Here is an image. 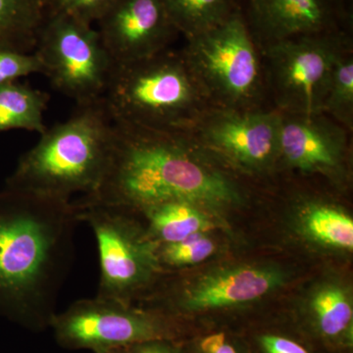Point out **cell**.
Listing matches in <instances>:
<instances>
[{
  "label": "cell",
  "mask_w": 353,
  "mask_h": 353,
  "mask_svg": "<svg viewBox=\"0 0 353 353\" xmlns=\"http://www.w3.org/2000/svg\"><path fill=\"white\" fill-rule=\"evenodd\" d=\"M179 34L185 39L217 27L240 9L236 0H162Z\"/></svg>",
  "instance_id": "19"
},
{
  "label": "cell",
  "mask_w": 353,
  "mask_h": 353,
  "mask_svg": "<svg viewBox=\"0 0 353 353\" xmlns=\"http://www.w3.org/2000/svg\"><path fill=\"white\" fill-rule=\"evenodd\" d=\"M75 204L79 219L90 225L97 239L101 264L97 296L132 303L163 270L158 245L132 216V209Z\"/></svg>",
  "instance_id": "7"
},
{
  "label": "cell",
  "mask_w": 353,
  "mask_h": 353,
  "mask_svg": "<svg viewBox=\"0 0 353 353\" xmlns=\"http://www.w3.org/2000/svg\"><path fill=\"white\" fill-rule=\"evenodd\" d=\"M34 52L53 88L77 105L103 97L114 63L92 25L48 11Z\"/></svg>",
  "instance_id": "9"
},
{
  "label": "cell",
  "mask_w": 353,
  "mask_h": 353,
  "mask_svg": "<svg viewBox=\"0 0 353 353\" xmlns=\"http://www.w3.org/2000/svg\"><path fill=\"white\" fill-rule=\"evenodd\" d=\"M323 114L334 122L353 130V50L347 48L336 59L328 92L323 106Z\"/></svg>",
  "instance_id": "21"
},
{
  "label": "cell",
  "mask_w": 353,
  "mask_h": 353,
  "mask_svg": "<svg viewBox=\"0 0 353 353\" xmlns=\"http://www.w3.org/2000/svg\"><path fill=\"white\" fill-rule=\"evenodd\" d=\"M99 353H127L126 348H113V350H105V352H101Z\"/></svg>",
  "instance_id": "28"
},
{
  "label": "cell",
  "mask_w": 353,
  "mask_h": 353,
  "mask_svg": "<svg viewBox=\"0 0 353 353\" xmlns=\"http://www.w3.org/2000/svg\"><path fill=\"white\" fill-rule=\"evenodd\" d=\"M250 31L259 50L297 37L347 31V0H248Z\"/></svg>",
  "instance_id": "12"
},
{
  "label": "cell",
  "mask_w": 353,
  "mask_h": 353,
  "mask_svg": "<svg viewBox=\"0 0 353 353\" xmlns=\"http://www.w3.org/2000/svg\"><path fill=\"white\" fill-rule=\"evenodd\" d=\"M350 46L347 30L297 37L261 48L265 85L275 109L289 114L323 113L334 64Z\"/></svg>",
  "instance_id": "6"
},
{
  "label": "cell",
  "mask_w": 353,
  "mask_h": 353,
  "mask_svg": "<svg viewBox=\"0 0 353 353\" xmlns=\"http://www.w3.org/2000/svg\"><path fill=\"white\" fill-rule=\"evenodd\" d=\"M39 73L43 74V65L36 53L0 50V85Z\"/></svg>",
  "instance_id": "23"
},
{
  "label": "cell",
  "mask_w": 353,
  "mask_h": 353,
  "mask_svg": "<svg viewBox=\"0 0 353 353\" xmlns=\"http://www.w3.org/2000/svg\"><path fill=\"white\" fill-rule=\"evenodd\" d=\"M97 23L114 64L145 59L168 50L179 34L162 0H113Z\"/></svg>",
  "instance_id": "11"
},
{
  "label": "cell",
  "mask_w": 353,
  "mask_h": 353,
  "mask_svg": "<svg viewBox=\"0 0 353 353\" xmlns=\"http://www.w3.org/2000/svg\"><path fill=\"white\" fill-rule=\"evenodd\" d=\"M79 222L75 202L0 192V315L34 331L50 327Z\"/></svg>",
  "instance_id": "2"
},
{
  "label": "cell",
  "mask_w": 353,
  "mask_h": 353,
  "mask_svg": "<svg viewBox=\"0 0 353 353\" xmlns=\"http://www.w3.org/2000/svg\"><path fill=\"white\" fill-rule=\"evenodd\" d=\"M348 132L325 114L282 112L278 162L329 178L345 175Z\"/></svg>",
  "instance_id": "13"
},
{
  "label": "cell",
  "mask_w": 353,
  "mask_h": 353,
  "mask_svg": "<svg viewBox=\"0 0 353 353\" xmlns=\"http://www.w3.org/2000/svg\"><path fill=\"white\" fill-rule=\"evenodd\" d=\"M46 15L43 0H0V50L34 52Z\"/></svg>",
  "instance_id": "16"
},
{
  "label": "cell",
  "mask_w": 353,
  "mask_h": 353,
  "mask_svg": "<svg viewBox=\"0 0 353 353\" xmlns=\"http://www.w3.org/2000/svg\"><path fill=\"white\" fill-rule=\"evenodd\" d=\"M214 252V241L204 233L192 234L176 243L157 246V257L162 269L181 268L201 263Z\"/></svg>",
  "instance_id": "22"
},
{
  "label": "cell",
  "mask_w": 353,
  "mask_h": 353,
  "mask_svg": "<svg viewBox=\"0 0 353 353\" xmlns=\"http://www.w3.org/2000/svg\"><path fill=\"white\" fill-rule=\"evenodd\" d=\"M181 353H243L226 331H214L199 336L189 347L180 345Z\"/></svg>",
  "instance_id": "26"
},
{
  "label": "cell",
  "mask_w": 353,
  "mask_h": 353,
  "mask_svg": "<svg viewBox=\"0 0 353 353\" xmlns=\"http://www.w3.org/2000/svg\"><path fill=\"white\" fill-rule=\"evenodd\" d=\"M125 348L127 353H181L179 341L168 340L145 341Z\"/></svg>",
  "instance_id": "27"
},
{
  "label": "cell",
  "mask_w": 353,
  "mask_h": 353,
  "mask_svg": "<svg viewBox=\"0 0 353 353\" xmlns=\"http://www.w3.org/2000/svg\"><path fill=\"white\" fill-rule=\"evenodd\" d=\"M347 1H350V0H347Z\"/></svg>",
  "instance_id": "30"
},
{
  "label": "cell",
  "mask_w": 353,
  "mask_h": 353,
  "mask_svg": "<svg viewBox=\"0 0 353 353\" xmlns=\"http://www.w3.org/2000/svg\"><path fill=\"white\" fill-rule=\"evenodd\" d=\"M113 0H51L48 12L63 13L92 25L99 22Z\"/></svg>",
  "instance_id": "24"
},
{
  "label": "cell",
  "mask_w": 353,
  "mask_h": 353,
  "mask_svg": "<svg viewBox=\"0 0 353 353\" xmlns=\"http://www.w3.org/2000/svg\"><path fill=\"white\" fill-rule=\"evenodd\" d=\"M50 95L18 82L0 85V132L26 130L43 134Z\"/></svg>",
  "instance_id": "18"
},
{
  "label": "cell",
  "mask_w": 353,
  "mask_h": 353,
  "mask_svg": "<svg viewBox=\"0 0 353 353\" xmlns=\"http://www.w3.org/2000/svg\"><path fill=\"white\" fill-rule=\"evenodd\" d=\"M311 325L316 336L333 347H352V304L336 285L320 290L311 301Z\"/></svg>",
  "instance_id": "17"
},
{
  "label": "cell",
  "mask_w": 353,
  "mask_h": 353,
  "mask_svg": "<svg viewBox=\"0 0 353 353\" xmlns=\"http://www.w3.org/2000/svg\"><path fill=\"white\" fill-rule=\"evenodd\" d=\"M50 327L61 347L95 353L150 341H178L181 336L175 316L99 296L76 301L55 314Z\"/></svg>",
  "instance_id": "8"
},
{
  "label": "cell",
  "mask_w": 353,
  "mask_h": 353,
  "mask_svg": "<svg viewBox=\"0 0 353 353\" xmlns=\"http://www.w3.org/2000/svg\"><path fill=\"white\" fill-rule=\"evenodd\" d=\"M44 2V4H46V7H48L50 6L51 0H43Z\"/></svg>",
  "instance_id": "29"
},
{
  "label": "cell",
  "mask_w": 353,
  "mask_h": 353,
  "mask_svg": "<svg viewBox=\"0 0 353 353\" xmlns=\"http://www.w3.org/2000/svg\"><path fill=\"white\" fill-rule=\"evenodd\" d=\"M114 122L168 132H187L212 108L182 52L114 64L103 97Z\"/></svg>",
  "instance_id": "4"
},
{
  "label": "cell",
  "mask_w": 353,
  "mask_h": 353,
  "mask_svg": "<svg viewBox=\"0 0 353 353\" xmlns=\"http://www.w3.org/2000/svg\"><path fill=\"white\" fill-rule=\"evenodd\" d=\"M18 161L6 189L71 201L92 194L108 166L113 120L103 99L77 105L63 123L46 129Z\"/></svg>",
  "instance_id": "3"
},
{
  "label": "cell",
  "mask_w": 353,
  "mask_h": 353,
  "mask_svg": "<svg viewBox=\"0 0 353 353\" xmlns=\"http://www.w3.org/2000/svg\"><path fill=\"white\" fill-rule=\"evenodd\" d=\"M241 199L234 179L189 134L113 121L112 143L101 183L77 202L139 210L185 201L215 210Z\"/></svg>",
  "instance_id": "1"
},
{
  "label": "cell",
  "mask_w": 353,
  "mask_h": 353,
  "mask_svg": "<svg viewBox=\"0 0 353 353\" xmlns=\"http://www.w3.org/2000/svg\"><path fill=\"white\" fill-rule=\"evenodd\" d=\"M303 225L311 238L323 245L352 250L353 221L340 209L312 203L303 212Z\"/></svg>",
  "instance_id": "20"
},
{
  "label": "cell",
  "mask_w": 353,
  "mask_h": 353,
  "mask_svg": "<svg viewBox=\"0 0 353 353\" xmlns=\"http://www.w3.org/2000/svg\"><path fill=\"white\" fill-rule=\"evenodd\" d=\"M134 211L146 220V234L157 245L183 241L213 227L206 209L189 201H165Z\"/></svg>",
  "instance_id": "15"
},
{
  "label": "cell",
  "mask_w": 353,
  "mask_h": 353,
  "mask_svg": "<svg viewBox=\"0 0 353 353\" xmlns=\"http://www.w3.org/2000/svg\"><path fill=\"white\" fill-rule=\"evenodd\" d=\"M181 52L212 108H263L261 52L241 9L217 27L188 39Z\"/></svg>",
  "instance_id": "5"
},
{
  "label": "cell",
  "mask_w": 353,
  "mask_h": 353,
  "mask_svg": "<svg viewBox=\"0 0 353 353\" xmlns=\"http://www.w3.org/2000/svg\"><path fill=\"white\" fill-rule=\"evenodd\" d=\"M284 279L282 272L271 267L225 269L174 290L166 299V307L173 316L234 307L266 296L280 287Z\"/></svg>",
  "instance_id": "14"
},
{
  "label": "cell",
  "mask_w": 353,
  "mask_h": 353,
  "mask_svg": "<svg viewBox=\"0 0 353 353\" xmlns=\"http://www.w3.org/2000/svg\"><path fill=\"white\" fill-rule=\"evenodd\" d=\"M282 112L211 108L185 132L219 162L260 172L277 163Z\"/></svg>",
  "instance_id": "10"
},
{
  "label": "cell",
  "mask_w": 353,
  "mask_h": 353,
  "mask_svg": "<svg viewBox=\"0 0 353 353\" xmlns=\"http://www.w3.org/2000/svg\"><path fill=\"white\" fill-rule=\"evenodd\" d=\"M259 353H314L303 341L277 332H264L253 338Z\"/></svg>",
  "instance_id": "25"
}]
</instances>
